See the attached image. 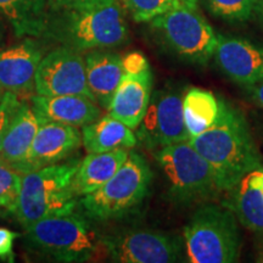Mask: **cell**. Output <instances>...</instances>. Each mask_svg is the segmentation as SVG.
<instances>
[{"label":"cell","mask_w":263,"mask_h":263,"mask_svg":"<svg viewBox=\"0 0 263 263\" xmlns=\"http://www.w3.org/2000/svg\"><path fill=\"white\" fill-rule=\"evenodd\" d=\"M219 100L216 122L190 144L215 172L219 190H232L246 174L261 170V157L244 115Z\"/></svg>","instance_id":"1"},{"label":"cell","mask_w":263,"mask_h":263,"mask_svg":"<svg viewBox=\"0 0 263 263\" xmlns=\"http://www.w3.org/2000/svg\"><path fill=\"white\" fill-rule=\"evenodd\" d=\"M128 35L126 17L115 2L89 10L49 11L42 37L83 52L122 45Z\"/></svg>","instance_id":"2"},{"label":"cell","mask_w":263,"mask_h":263,"mask_svg":"<svg viewBox=\"0 0 263 263\" xmlns=\"http://www.w3.org/2000/svg\"><path fill=\"white\" fill-rule=\"evenodd\" d=\"M80 163V160L73 159L22 174L21 190L14 211L22 227L48 217L74 212L78 201L72 184Z\"/></svg>","instance_id":"3"},{"label":"cell","mask_w":263,"mask_h":263,"mask_svg":"<svg viewBox=\"0 0 263 263\" xmlns=\"http://www.w3.org/2000/svg\"><path fill=\"white\" fill-rule=\"evenodd\" d=\"M24 228L29 248L58 262H87L105 249L104 239L87 217L74 212L39 219Z\"/></svg>","instance_id":"4"},{"label":"cell","mask_w":263,"mask_h":263,"mask_svg":"<svg viewBox=\"0 0 263 263\" xmlns=\"http://www.w3.org/2000/svg\"><path fill=\"white\" fill-rule=\"evenodd\" d=\"M186 261L233 263L238 261L241 239L233 211L217 205H202L184 228Z\"/></svg>","instance_id":"5"},{"label":"cell","mask_w":263,"mask_h":263,"mask_svg":"<svg viewBox=\"0 0 263 263\" xmlns=\"http://www.w3.org/2000/svg\"><path fill=\"white\" fill-rule=\"evenodd\" d=\"M153 172L140 154L132 151L116 173L94 193L81 199L84 216L98 222L117 219L133 211L149 193Z\"/></svg>","instance_id":"6"},{"label":"cell","mask_w":263,"mask_h":263,"mask_svg":"<svg viewBox=\"0 0 263 263\" xmlns=\"http://www.w3.org/2000/svg\"><path fill=\"white\" fill-rule=\"evenodd\" d=\"M156 161L167 182V196L176 205L188 206L216 194L215 172L189 140L157 149Z\"/></svg>","instance_id":"7"},{"label":"cell","mask_w":263,"mask_h":263,"mask_svg":"<svg viewBox=\"0 0 263 263\" xmlns=\"http://www.w3.org/2000/svg\"><path fill=\"white\" fill-rule=\"evenodd\" d=\"M150 24L183 60L206 65L215 54L218 35L197 9L178 5L156 16Z\"/></svg>","instance_id":"8"},{"label":"cell","mask_w":263,"mask_h":263,"mask_svg":"<svg viewBox=\"0 0 263 263\" xmlns=\"http://www.w3.org/2000/svg\"><path fill=\"white\" fill-rule=\"evenodd\" d=\"M137 139L150 150L189 140L183 116V97L178 91L161 89L151 95Z\"/></svg>","instance_id":"9"},{"label":"cell","mask_w":263,"mask_h":263,"mask_svg":"<svg viewBox=\"0 0 263 263\" xmlns=\"http://www.w3.org/2000/svg\"><path fill=\"white\" fill-rule=\"evenodd\" d=\"M34 91L44 97L83 95L95 101L87 83L84 58L64 45L43 57L35 73Z\"/></svg>","instance_id":"10"},{"label":"cell","mask_w":263,"mask_h":263,"mask_svg":"<svg viewBox=\"0 0 263 263\" xmlns=\"http://www.w3.org/2000/svg\"><path fill=\"white\" fill-rule=\"evenodd\" d=\"M104 244L111 259L121 263H172L183 256L179 238L150 230L121 233L105 238Z\"/></svg>","instance_id":"11"},{"label":"cell","mask_w":263,"mask_h":263,"mask_svg":"<svg viewBox=\"0 0 263 263\" xmlns=\"http://www.w3.org/2000/svg\"><path fill=\"white\" fill-rule=\"evenodd\" d=\"M82 145V132L77 127L51 121H41L25 160L16 167L20 173L43 168L67 160Z\"/></svg>","instance_id":"12"},{"label":"cell","mask_w":263,"mask_h":263,"mask_svg":"<svg viewBox=\"0 0 263 263\" xmlns=\"http://www.w3.org/2000/svg\"><path fill=\"white\" fill-rule=\"evenodd\" d=\"M45 48L34 37L0 50V87L16 95L34 90L35 73L44 57Z\"/></svg>","instance_id":"13"},{"label":"cell","mask_w":263,"mask_h":263,"mask_svg":"<svg viewBox=\"0 0 263 263\" xmlns=\"http://www.w3.org/2000/svg\"><path fill=\"white\" fill-rule=\"evenodd\" d=\"M213 58L219 70L236 84L248 87L263 82V47L246 39L218 35Z\"/></svg>","instance_id":"14"},{"label":"cell","mask_w":263,"mask_h":263,"mask_svg":"<svg viewBox=\"0 0 263 263\" xmlns=\"http://www.w3.org/2000/svg\"><path fill=\"white\" fill-rule=\"evenodd\" d=\"M153 71L151 67L139 73H123L107 111L132 129H137L153 95Z\"/></svg>","instance_id":"15"},{"label":"cell","mask_w":263,"mask_h":263,"mask_svg":"<svg viewBox=\"0 0 263 263\" xmlns=\"http://www.w3.org/2000/svg\"><path fill=\"white\" fill-rule=\"evenodd\" d=\"M31 106L41 121L84 127L101 116V107L83 95H33Z\"/></svg>","instance_id":"16"},{"label":"cell","mask_w":263,"mask_h":263,"mask_svg":"<svg viewBox=\"0 0 263 263\" xmlns=\"http://www.w3.org/2000/svg\"><path fill=\"white\" fill-rule=\"evenodd\" d=\"M84 62L90 93L99 106L107 110L124 73L122 58L99 49L88 52Z\"/></svg>","instance_id":"17"},{"label":"cell","mask_w":263,"mask_h":263,"mask_svg":"<svg viewBox=\"0 0 263 263\" xmlns=\"http://www.w3.org/2000/svg\"><path fill=\"white\" fill-rule=\"evenodd\" d=\"M41 120L31 104L21 101L6 130L0 150V162L16 168L27 155L37 133Z\"/></svg>","instance_id":"18"},{"label":"cell","mask_w":263,"mask_h":263,"mask_svg":"<svg viewBox=\"0 0 263 263\" xmlns=\"http://www.w3.org/2000/svg\"><path fill=\"white\" fill-rule=\"evenodd\" d=\"M127 149H117L107 153H89L78 166L73 178V192L77 197H83L103 186L128 159Z\"/></svg>","instance_id":"19"},{"label":"cell","mask_w":263,"mask_h":263,"mask_svg":"<svg viewBox=\"0 0 263 263\" xmlns=\"http://www.w3.org/2000/svg\"><path fill=\"white\" fill-rule=\"evenodd\" d=\"M233 189V213L245 228L263 234V171L246 174Z\"/></svg>","instance_id":"20"},{"label":"cell","mask_w":263,"mask_h":263,"mask_svg":"<svg viewBox=\"0 0 263 263\" xmlns=\"http://www.w3.org/2000/svg\"><path fill=\"white\" fill-rule=\"evenodd\" d=\"M82 144L88 153L132 149L138 144L133 129L110 115L82 127Z\"/></svg>","instance_id":"21"},{"label":"cell","mask_w":263,"mask_h":263,"mask_svg":"<svg viewBox=\"0 0 263 263\" xmlns=\"http://www.w3.org/2000/svg\"><path fill=\"white\" fill-rule=\"evenodd\" d=\"M48 14V0H0V15L18 38L42 37Z\"/></svg>","instance_id":"22"},{"label":"cell","mask_w":263,"mask_h":263,"mask_svg":"<svg viewBox=\"0 0 263 263\" xmlns=\"http://www.w3.org/2000/svg\"><path fill=\"white\" fill-rule=\"evenodd\" d=\"M219 100L210 90L190 88L183 97V116L190 138L206 132L216 122Z\"/></svg>","instance_id":"23"},{"label":"cell","mask_w":263,"mask_h":263,"mask_svg":"<svg viewBox=\"0 0 263 263\" xmlns=\"http://www.w3.org/2000/svg\"><path fill=\"white\" fill-rule=\"evenodd\" d=\"M207 9L227 21H246L256 12L258 0H205Z\"/></svg>","instance_id":"24"},{"label":"cell","mask_w":263,"mask_h":263,"mask_svg":"<svg viewBox=\"0 0 263 263\" xmlns=\"http://www.w3.org/2000/svg\"><path fill=\"white\" fill-rule=\"evenodd\" d=\"M136 22H150L156 16L182 5L179 0H121Z\"/></svg>","instance_id":"25"},{"label":"cell","mask_w":263,"mask_h":263,"mask_svg":"<svg viewBox=\"0 0 263 263\" xmlns=\"http://www.w3.org/2000/svg\"><path fill=\"white\" fill-rule=\"evenodd\" d=\"M22 173L0 162V206L14 213L21 190Z\"/></svg>","instance_id":"26"},{"label":"cell","mask_w":263,"mask_h":263,"mask_svg":"<svg viewBox=\"0 0 263 263\" xmlns=\"http://www.w3.org/2000/svg\"><path fill=\"white\" fill-rule=\"evenodd\" d=\"M20 105H21V100L17 95L11 91H5L0 99V150H2V144L9 124Z\"/></svg>","instance_id":"27"},{"label":"cell","mask_w":263,"mask_h":263,"mask_svg":"<svg viewBox=\"0 0 263 263\" xmlns=\"http://www.w3.org/2000/svg\"><path fill=\"white\" fill-rule=\"evenodd\" d=\"M116 0H48L49 11L60 10H89L112 4Z\"/></svg>","instance_id":"28"},{"label":"cell","mask_w":263,"mask_h":263,"mask_svg":"<svg viewBox=\"0 0 263 263\" xmlns=\"http://www.w3.org/2000/svg\"><path fill=\"white\" fill-rule=\"evenodd\" d=\"M18 236V233L6 228H0V259L14 262V241Z\"/></svg>","instance_id":"29"},{"label":"cell","mask_w":263,"mask_h":263,"mask_svg":"<svg viewBox=\"0 0 263 263\" xmlns=\"http://www.w3.org/2000/svg\"><path fill=\"white\" fill-rule=\"evenodd\" d=\"M124 73H139L150 68L149 61L139 51H132L122 58Z\"/></svg>","instance_id":"30"},{"label":"cell","mask_w":263,"mask_h":263,"mask_svg":"<svg viewBox=\"0 0 263 263\" xmlns=\"http://www.w3.org/2000/svg\"><path fill=\"white\" fill-rule=\"evenodd\" d=\"M244 89L248 97L256 105H258L259 107H263V82L254 85H248V87H244Z\"/></svg>","instance_id":"31"},{"label":"cell","mask_w":263,"mask_h":263,"mask_svg":"<svg viewBox=\"0 0 263 263\" xmlns=\"http://www.w3.org/2000/svg\"><path fill=\"white\" fill-rule=\"evenodd\" d=\"M8 22L5 21V18L0 15V48L4 44L5 38H6V32H8V27H6Z\"/></svg>","instance_id":"32"},{"label":"cell","mask_w":263,"mask_h":263,"mask_svg":"<svg viewBox=\"0 0 263 263\" xmlns=\"http://www.w3.org/2000/svg\"><path fill=\"white\" fill-rule=\"evenodd\" d=\"M179 3L192 9H197V5H199V0H179Z\"/></svg>","instance_id":"33"},{"label":"cell","mask_w":263,"mask_h":263,"mask_svg":"<svg viewBox=\"0 0 263 263\" xmlns=\"http://www.w3.org/2000/svg\"><path fill=\"white\" fill-rule=\"evenodd\" d=\"M256 12H257L259 18H261V22L263 25V0H258L257 8H256Z\"/></svg>","instance_id":"34"},{"label":"cell","mask_w":263,"mask_h":263,"mask_svg":"<svg viewBox=\"0 0 263 263\" xmlns=\"http://www.w3.org/2000/svg\"><path fill=\"white\" fill-rule=\"evenodd\" d=\"M256 262H259V263H263V248L261 251H259V254L257 256V258H256Z\"/></svg>","instance_id":"35"},{"label":"cell","mask_w":263,"mask_h":263,"mask_svg":"<svg viewBox=\"0 0 263 263\" xmlns=\"http://www.w3.org/2000/svg\"><path fill=\"white\" fill-rule=\"evenodd\" d=\"M3 91H4V90H3V89H2V87H0V99H2L3 94H4V93H3Z\"/></svg>","instance_id":"36"}]
</instances>
